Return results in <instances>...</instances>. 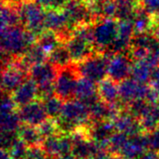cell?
<instances>
[{"label": "cell", "mask_w": 159, "mask_h": 159, "mask_svg": "<svg viewBox=\"0 0 159 159\" xmlns=\"http://www.w3.org/2000/svg\"><path fill=\"white\" fill-rule=\"evenodd\" d=\"M37 36L21 24L1 30V49L3 64L21 57L34 44Z\"/></svg>", "instance_id": "obj_1"}, {"label": "cell", "mask_w": 159, "mask_h": 159, "mask_svg": "<svg viewBox=\"0 0 159 159\" xmlns=\"http://www.w3.org/2000/svg\"><path fill=\"white\" fill-rule=\"evenodd\" d=\"M56 120L60 132L63 134H72L78 129L89 127L92 123L89 105L77 99L64 102L61 113Z\"/></svg>", "instance_id": "obj_2"}, {"label": "cell", "mask_w": 159, "mask_h": 159, "mask_svg": "<svg viewBox=\"0 0 159 159\" xmlns=\"http://www.w3.org/2000/svg\"><path fill=\"white\" fill-rule=\"evenodd\" d=\"M119 20L116 18L98 19L93 23V39L97 52H110L118 35Z\"/></svg>", "instance_id": "obj_3"}, {"label": "cell", "mask_w": 159, "mask_h": 159, "mask_svg": "<svg viewBox=\"0 0 159 159\" xmlns=\"http://www.w3.org/2000/svg\"><path fill=\"white\" fill-rule=\"evenodd\" d=\"M112 53L96 52L87 59L74 63L79 76L89 78L95 83H99L108 75V63Z\"/></svg>", "instance_id": "obj_4"}, {"label": "cell", "mask_w": 159, "mask_h": 159, "mask_svg": "<svg viewBox=\"0 0 159 159\" xmlns=\"http://www.w3.org/2000/svg\"><path fill=\"white\" fill-rule=\"evenodd\" d=\"M20 24L36 36L45 30L46 7L34 0H25L18 7Z\"/></svg>", "instance_id": "obj_5"}, {"label": "cell", "mask_w": 159, "mask_h": 159, "mask_svg": "<svg viewBox=\"0 0 159 159\" xmlns=\"http://www.w3.org/2000/svg\"><path fill=\"white\" fill-rule=\"evenodd\" d=\"M62 10L66 15L72 31L80 26L92 24L96 21L95 15L89 1L68 0Z\"/></svg>", "instance_id": "obj_6"}, {"label": "cell", "mask_w": 159, "mask_h": 159, "mask_svg": "<svg viewBox=\"0 0 159 159\" xmlns=\"http://www.w3.org/2000/svg\"><path fill=\"white\" fill-rule=\"evenodd\" d=\"M78 79L79 75L74 63L60 68L55 80V95L61 98L63 102L75 99Z\"/></svg>", "instance_id": "obj_7"}, {"label": "cell", "mask_w": 159, "mask_h": 159, "mask_svg": "<svg viewBox=\"0 0 159 159\" xmlns=\"http://www.w3.org/2000/svg\"><path fill=\"white\" fill-rule=\"evenodd\" d=\"M70 135L73 141L72 155L76 159H92L102 151L99 144L88 135L87 127L78 129Z\"/></svg>", "instance_id": "obj_8"}, {"label": "cell", "mask_w": 159, "mask_h": 159, "mask_svg": "<svg viewBox=\"0 0 159 159\" xmlns=\"http://www.w3.org/2000/svg\"><path fill=\"white\" fill-rule=\"evenodd\" d=\"M28 77L29 73L19 65L16 59L3 64L1 81L2 92L11 95Z\"/></svg>", "instance_id": "obj_9"}, {"label": "cell", "mask_w": 159, "mask_h": 159, "mask_svg": "<svg viewBox=\"0 0 159 159\" xmlns=\"http://www.w3.org/2000/svg\"><path fill=\"white\" fill-rule=\"evenodd\" d=\"M133 62L129 51L112 54L109 59L107 76L118 84L121 83L130 77Z\"/></svg>", "instance_id": "obj_10"}, {"label": "cell", "mask_w": 159, "mask_h": 159, "mask_svg": "<svg viewBox=\"0 0 159 159\" xmlns=\"http://www.w3.org/2000/svg\"><path fill=\"white\" fill-rule=\"evenodd\" d=\"M151 86L150 84H141L131 77L119 83L120 102L126 109L136 100H146Z\"/></svg>", "instance_id": "obj_11"}, {"label": "cell", "mask_w": 159, "mask_h": 159, "mask_svg": "<svg viewBox=\"0 0 159 159\" xmlns=\"http://www.w3.org/2000/svg\"><path fill=\"white\" fill-rule=\"evenodd\" d=\"M41 147L50 159L72 154L73 141L70 134L59 133L45 138Z\"/></svg>", "instance_id": "obj_12"}, {"label": "cell", "mask_w": 159, "mask_h": 159, "mask_svg": "<svg viewBox=\"0 0 159 159\" xmlns=\"http://www.w3.org/2000/svg\"><path fill=\"white\" fill-rule=\"evenodd\" d=\"M45 28L46 30L53 31L58 34L64 43L73 32L69 26L68 20L63 10L51 7L46 8Z\"/></svg>", "instance_id": "obj_13"}, {"label": "cell", "mask_w": 159, "mask_h": 159, "mask_svg": "<svg viewBox=\"0 0 159 159\" xmlns=\"http://www.w3.org/2000/svg\"><path fill=\"white\" fill-rule=\"evenodd\" d=\"M116 131L113 120L92 122L89 127H87L88 135L99 144L101 150L106 152H108L109 141Z\"/></svg>", "instance_id": "obj_14"}, {"label": "cell", "mask_w": 159, "mask_h": 159, "mask_svg": "<svg viewBox=\"0 0 159 159\" xmlns=\"http://www.w3.org/2000/svg\"><path fill=\"white\" fill-rule=\"evenodd\" d=\"M18 114L22 124L34 127H38L48 118V115L41 100H36L19 107Z\"/></svg>", "instance_id": "obj_15"}, {"label": "cell", "mask_w": 159, "mask_h": 159, "mask_svg": "<svg viewBox=\"0 0 159 159\" xmlns=\"http://www.w3.org/2000/svg\"><path fill=\"white\" fill-rule=\"evenodd\" d=\"M113 122L116 131L125 133L129 137L144 134L140 120L130 115L127 110L121 111Z\"/></svg>", "instance_id": "obj_16"}, {"label": "cell", "mask_w": 159, "mask_h": 159, "mask_svg": "<svg viewBox=\"0 0 159 159\" xmlns=\"http://www.w3.org/2000/svg\"><path fill=\"white\" fill-rule=\"evenodd\" d=\"M135 35L132 20H121L118 25V35L109 53L127 52L130 48L131 41Z\"/></svg>", "instance_id": "obj_17"}, {"label": "cell", "mask_w": 159, "mask_h": 159, "mask_svg": "<svg viewBox=\"0 0 159 159\" xmlns=\"http://www.w3.org/2000/svg\"><path fill=\"white\" fill-rule=\"evenodd\" d=\"M58 70L59 69L49 61H45L32 66L29 70V77L32 78L38 87L55 85Z\"/></svg>", "instance_id": "obj_18"}, {"label": "cell", "mask_w": 159, "mask_h": 159, "mask_svg": "<svg viewBox=\"0 0 159 159\" xmlns=\"http://www.w3.org/2000/svg\"><path fill=\"white\" fill-rule=\"evenodd\" d=\"M149 149L146 133L129 137L118 157L122 159H139Z\"/></svg>", "instance_id": "obj_19"}, {"label": "cell", "mask_w": 159, "mask_h": 159, "mask_svg": "<svg viewBox=\"0 0 159 159\" xmlns=\"http://www.w3.org/2000/svg\"><path fill=\"white\" fill-rule=\"evenodd\" d=\"M11 97L18 107L39 100L38 86L32 78L28 77L11 94Z\"/></svg>", "instance_id": "obj_20"}, {"label": "cell", "mask_w": 159, "mask_h": 159, "mask_svg": "<svg viewBox=\"0 0 159 159\" xmlns=\"http://www.w3.org/2000/svg\"><path fill=\"white\" fill-rule=\"evenodd\" d=\"M99 98L111 106H120L124 110V106L120 102L119 84L109 78L108 76L98 83Z\"/></svg>", "instance_id": "obj_21"}, {"label": "cell", "mask_w": 159, "mask_h": 159, "mask_svg": "<svg viewBox=\"0 0 159 159\" xmlns=\"http://www.w3.org/2000/svg\"><path fill=\"white\" fill-rule=\"evenodd\" d=\"M75 99L82 101L88 105L90 104L91 102L99 99L98 84L89 78L79 76Z\"/></svg>", "instance_id": "obj_22"}, {"label": "cell", "mask_w": 159, "mask_h": 159, "mask_svg": "<svg viewBox=\"0 0 159 159\" xmlns=\"http://www.w3.org/2000/svg\"><path fill=\"white\" fill-rule=\"evenodd\" d=\"M139 120L144 133H150L159 129V102L149 103Z\"/></svg>", "instance_id": "obj_23"}, {"label": "cell", "mask_w": 159, "mask_h": 159, "mask_svg": "<svg viewBox=\"0 0 159 159\" xmlns=\"http://www.w3.org/2000/svg\"><path fill=\"white\" fill-rule=\"evenodd\" d=\"M18 138L28 147L41 146L44 138L40 134L37 127L21 124L17 132Z\"/></svg>", "instance_id": "obj_24"}, {"label": "cell", "mask_w": 159, "mask_h": 159, "mask_svg": "<svg viewBox=\"0 0 159 159\" xmlns=\"http://www.w3.org/2000/svg\"><path fill=\"white\" fill-rule=\"evenodd\" d=\"M131 20L134 25L135 34L151 32L157 20L151 15H149L142 7H140L135 11Z\"/></svg>", "instance_id": "obj_25"}, {"label": "cell", "mask_w": 159, "mask_h": 159, "mask_svg": "<svg viewBox=\"0 0 159 159\" xmlns=\"http://www.w3.org/2000/svg\"><path fill=\"white\" fill-rule=\"evenodd\" d=\"M36 43L43 48L48 56L64 44L63 40L58 34L49 30H45L40 35H38Z\"/></svg>", "instance_id": "obj_26"}, {"label": "cell", "mask_w": 159, "mask_h": 159, "mask_svg": "<svg viewBox=\"0 0 159 159\" xmlns=\"http://www.w3.org/2000/svg\"><path fill=\"white\" fill-rule=\"evenodd\" d=\"M154 68L147 60L134 61L130 77L141 84H149Z\"/></svg>", "instance_id": "obj_27"}, {"label": "cell", "mask_w": 159, "mask_h": 159, "mask_svg": "<svg viewBox=\"0 0 159 159\" xmlns=\"http://www.w3.org/2000/svg\"><path fill=\"white\" fill-rule=\"evenodd\" d=\"M20 24V19L18 7L3 0L1 6V30Z\"/></svg>", "instance_id": "obj_28"}, {"label": "cell", "mask_w": 159, "mask_h": 159, "mask_svg": "<svg viewBox=\"0 0 159 159\" xmlns=\"http://www.w3.org/2000/svg\"><path fill=\"white\" fill-rule=\"evenodd\" d=\"M18 110L11 112H1V132L17 133L21 126Z\"/></svg>", "instance_id": "obj_29"}, {"label": "cell", "mask_w": 159, "mask_h": 159, "mask_svg": "<svg viewBox=\"0 0 159 159\" xmlns=\"http://www.w3.org/2000/svg\"><path fill=\"white\" fill-rule=\"evenodd\" d=\"M117 6L116 19L130 20L132 19L135 11L141 7L140 0H115Z\"/></svg>", "instance_id": "obj_30"}, {"label": "cell", "mask_w": 159, "mask_h": 159, "mask_svg": "<svg viewBox=\"0 0 159 159\" xmlns=\"http://www.w3.org/2000/svg\"><path fill=\"white\" fill-rule=\"evenodd\" d=\"M48 61L53 64L58 69L69 66L73 63L71 55L65 46V44L59 47L53 52H51L48 57Z\"/></svg>", "instance_id": "obj_31"}, {"label": "cell", "mask_w": 159, "mask_h": 159, "mask_svg": "<svg viewBox=\"0 0 159 159\" xmlns=\"http://www.w3.org/2000/svg\"><path fill=\"white\" fill-rule=\"evenodd\" d=\"M41 101L43 102V105H44L45 111L48 115V117L53 118V119L59 118V116L61 113V109L63 107L64 102L55 94L50 97H48L44 100H41Z\"/></svg>", "instance_id": "obj_32"}, {"label": "cell", "mask_w": 159, "mask_h": 159, "mask_svg": "<svg viewBox=\"0 0 159 159\" xmlns=\"http://www.w3.org/2000/svg\"><path fill=\"white\" fill-rule=\"evenodd\" d=\"M129 139V136L126 135L125 133L116 131L113 136L111 137L109 141V147H108V153L110 155H115L118 156L119 153L121 152L123 146L127 143Z\"/></svg>", "instance_id": "obj_33"}, {"label": "cell", "mask_w": 159, "mask_h": 159, "mask_svg": "<svg viewBox=\"0 0 159 159\" xmlns=\"http://www.w3.org/2000/svg\"><path fill=\"white\" fill-rule=\"evenodd\" d=\"M37 129H38L40 134L42 135V137L44 139L48 138L49 136L61 133L60 129H59V126H58L57 120L53 119V118H49V117H48L43 123H41L37 127Z\"/></svg>", "instance_id": "obj_34"}, {"label": "cell", "mask_w": 159, "mask_h": 159, "mask_svg": "<svg viewBox=\"0 0 159 159\" xmlns=\"http://www.w3.org/2000/svg\"><path fill=\"white\" fill-rule=\"evenodd\" d=\"M28 146H26L19 138L16 139V141L13 143L11 147L7 150L12 159H25L28 152Z\"/></svg>", "instance_id": "obj_35"}, {"label": "cell", "mask_w": 159, "mask_h": 159, "mask_svg": "<svg viewBox=\"0 0 159 159\" xmlns=\"http://www.w3.org/2000/svg\"><path fill=\"white\" fill-rule=\"evenodd\" d=\"M141 7L155 20H159V0H140Z\"/></svg>", "instance_id": "obj_36"}, {"label": "cell", "mask_w": 159, "mask_h": 159, "mask_svg": "<svg viewBox=\"0 0 159 159\" xmlns=\"http://www.w3.org/2000/svg\"><path fill=\"white\" fill-rule=\"evenodd\" d=\"M146 136H147L149 149L159 154V129L150 133H146Z\"/></svg>", "instance_id": "obj_37"}, {"label": "cell", "mask_w": 159, "mask_h": 159, "mask_svg": "<svg viewBox=\"0 0 159 159\" xmlns=\"http://www.w3.org/2000/svg\"><path fill=\"white\" fill-rule=\"evenodd\" d=\"M149 84L154 89H156L159 93V66L153 70L151 80H150Z\"/></svg>", "instance_id": "obj_38"}, {"label": "cell", "mask_w": 159, "mask_h": 159, "mask_svg": "<svg viewBox=\"0 0 159 159\" xmlns=\"http://www.w3.org/2000/svg\"><path fill=\"white\" fill-rule=\"evenodd\" d=\"M0 159H12V157H10L9 153L7 150L2 149L0 153Z\"/></svg>", "instance_id": "obj_39"}, {"label": "cell", "mask_w": 159, "mask_h": 159, "mask_svg": "<svg viewBox=\"0 0 159 159\" xmlns=\"http://www.w3.org/2000/svg\"><path fill=\"white\" fill-rule=\"evenodd\" d=\"M53 159H76L72 154H69V155H65V156H61V157H55Z\"/></svg>", "instance_id": "obj_40"}, {"label": "cell", "mask_w": 159, "mask_h": 159, "mask_svg": "<svg viewBox=\"0 0 159 159\" xmlns=\"http://www.w3.org/2000/svg\"><path fill=\"white\" fill-rule=\"evenodd\" d=\"M108 159H122L120 157H118V156H115V155H110L109 156V157Z\"/></svg>", "instance_id": "obj_41"}, {"label": "cell", "mask_w": 159, "mask_h": 159, "mask_svg": "<svg viewBox=\"0 0 159 159\" xmlns=\"http://www.w3.org/2000/svg\"><path fill=\"white\" fill-rule=\"evenodd\" d=\"M81 1H88V0H81Z\"/></svg>", "instance_id": "obj_42"}, {"label": "cell", "mask_w": 159, "mask_h": 159, "mask_svg": "<svg viewBox=\"0 0 159 159\" xmlns=\"http://www.w3.org/2000/svg\"><path fill=\"white\" fill-rule=\"evenodd\" d=\"M158 159H159V158H158Z\"/></svg>", "instance_id": "obj_43"}]
</instances>
